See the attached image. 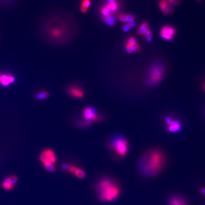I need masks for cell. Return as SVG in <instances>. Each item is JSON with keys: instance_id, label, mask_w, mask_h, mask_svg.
<instances>
[{"instance_id": "26", "label": "cell", "mask_w": 205, "mask_h": 205, "mask_svg": "<svg viewBox=\"0 0 205 205\" xmlns=\"http://www.w3.org/2000/svg\"><path fill=\"white\" fill-rule=\"evenodd\" d=\"M130 29H131V27H130L129 25L128 24V23L123 26V30L125 32H127L129 31L130 30Z\"/></svg>"}, {"instance_id": "2", "label": "cell", "mask_w": 205, "mask_h": 205, "mask_svg": "<svg viewBox=\"0 0 205 205\" xmlns=\"http://www.w3.org/2000/svg\"><path fill=\"white\" fill-rule=\"evenodd\" d=\"M96 192L99 200L102 202H107L116 200L120 194V189L117 182L105 177L97 183Z\"/></svg>"}, {"instance_id": "14", "label": "cell", "mask_w": 205, "mask_h": 205, "mask_svg": "<svg viewBox=\"0 0 205 205\" xmlns=\"http://www.w3.org/2000/svg\"><path fill=\"white\" fill-rule=\"evenodd\" d=\"M50 94L47 91L39 92L36 95V98L38 100H44L49 97Z\"/></svg>"}, {"instance_id": "17", "label": "cell", "mask_w": 205, "mask_h": 205, "mask_svg": "<svg viewBox=\"0 0 205 205\" xmlns=\"http://www.w3.org/2000/svg\"><path fill=\"white\" fill-rule=\"evenodd\" d=\"M101 12L102 14L105 17L108 16L109 15H111L112 12L111 11H110V10L108 8V7H107L106 5L102 6V8L101 10Z\"/></svg>"}, {"instance_id": "25", "label": "cell", "mask_w": 205, "mask_h": 205, "mask_svg": "<svg viewBox=\"0 0 205 205\" xmlns=\"http://www.w3.org/2000/svg\"><path fill=\"white\" fill-rule=\"evenodd\" d=\"M10 178L11 179V181H12L13 184L14 185H15V184L16 183L17 181V177L16 176L13 175L10 177Z\"/></svg>"}, {"instance_id": "18", "label": "cell", "mask_w": 205, "mask_h": 205, "mask_svg": "<svg viewBox=\"0 0 205 205\" xmlns=\"http://www.w3.org/2000/svg\"><path fill=\"white\" fill-rule=\"evenodd\" d=\"M119 20L124 22H128V14H121L118 16Z\"/></svg>"}, {"instance_id": "20", "label": "cell", "mask_w": 205, "mask_h": 205, "mask_svg": "<svg viewBox=\"0 0 205 205\" xmlns=\"http://www.w3.org/2000/svg\"><path fill=\"white\" fill-rule=\"evenodd\" d=\"M172 11V7H171V5L168 3V5L167 7H166V8L163 10L162 12H163V14H170L171 13Z\"/></svg>"}, {"instance_id": "19", "label": "cell", "mask_w": 205, "mask_h": 205, "mask_svg": "<svg viewBox=\"0 0 205 205\" xmlns=\"http://www.w3.org/2000/svg\"><path fill=\"white\" fill-rule=\"evenodd\" d=\"M168 5V3L167 1L165 0H162L159 3V7L162 11L166 8Z\"/></svg>"}, {"instance_id": "15", "label": "cell", "mask_w": 205, "mask_h": 205, "mask_svg": "<svg viewBox=\"0 0 205 205\" xmlns=\"http://www.w3.org/2000/svg\"><path fill=\"white\" fill-rule=\"evenodd\" d=\"M148 29V24L147 23H143L139 27L138 33L139 35L143 36V33L145 31Z\"/></svg>"}, {"instance_id": "28", "label": "cell", "mask_w": 205, "mask_h": 205, "mask_svg": "<svg viewBox=\"0 0 205 205\" xmlns=\"http://www.w3.org/2000/svg\"><path fill=\"white\" fill-rule=\"evenodd\" d=\"M128 43H129L130 44L133 45L136 43V40L134 37H131V38H130L129 39Z\"/></svg>"}, {"instance_id": "3", "label": "cell", "mask_w": 205, "mask_h": 205, "mask_svg": "<svg viewBox=\"0 0 205 205\" xmlns=\"http://www.w3.org/2000/svg\"><path fill=\"white\" fill-rule=\"evenodd\" d=\"M107 147L118 156L121 157L126 156L129 148L127 139L119 134H116L111 137L109 141Z\"/></svg>"}, {"instance_id": "27", "label": "cell", "mask_w": 205, "mask_h": 205, "mask_svg": "<svg viewBox=\"0 0 205 205\" xmlns=\"http://www.w3.org/2000/svg\"><path fill=\"white\" fill-rule=\"evenodd\" d=\"M134 17L133 15L131 14H128V22H134Z\"/></svg>"}, {"instance_id": "21", "label": "cell", "mask_w": 205, "mask_h": 205, "mask_svg": "<svg viewBox=\"0 0 205 205\" xmlns=\"http://www.w3.org/2000/svg\"><path fill=\"white\" fill-rule=\"evenodd\" d=\"M86 174L85 172L82 170L80 169L77 173L76 174V176L78 178L84 179L86 177Z\"/></svg>"}, {"instance_id": "1", "label": "cell", "mask_w": 205, "mask_h": 205, "mask_svg": "<svg viewBox=\"0 0 205 205\" xmlns=\"http://www.w3.org/2000/svg\"><path fill=\"white\" fill-rule=\"evenodd\" d=\"M165 163V157L162 151L158 149L149 151L140 158L138 166L142 173L153 176L162 170Z\"/></svg>"}, {"instance_id": "8", "label": "cell", "mask_w": 205, "mask_h": 205, "mask_svg": "<svg viewBox=\"0 0 205 205\" xmlns=\"http://www.w3.org/2000/svg\"><path fill=\"white\" fill-rule=\"evenodd\" d=\"M169 205H188L186 200L179 195H173L168 200Z\"/></svg>"}, {"instance_id": "12", "label": "cell", "mask_w": 205, "mask_h": 205, "mask_svg": "<svg viewBox=\"0 0 205 205\" xmlns=\"http://www.w3.org/2000/svg\"><path fill=\"white\" fill-rule=\"evenodd\" d=\"M91 4L90 0H83L81 3V11L82 12H86L88 11Z\"/></svg>"}, {"instance_id": "33", "label": "cell", "mask_w": 205, "mask_h": 205, "mask_svg": "<svg viewBox=\"0 0 205 205\" xmlns=\"http://www.w3.org/2000/svg\"><path fill=\"white\" fill-rule=\"evenodd\" d=\"M201 192L203 194H204L205 195V189H201Z\"/></svg>"}, {"instance_id": "29", "label": "cell", "mask_w": 205, "mask_h": 205, "mask_svg": "<svg viewBox=\"0 0 205 205\" xmlns=\"http://www.w3.org/2000/svg\"><path fill=\"white\" fill-rule=\"evenodd\" d=\"M145 37L146 39V41H147L148 42L151 41V40H152V38H153V34H152V33H150V34H149L148 36Z\"/></svg>"}, {"instance_id": "16", "label": "cell", "mask_w": 205, "mask_h": 205, "mask_svg": "<svg viewBox=\"0 0 205 205\" xmlns=\"http://www.w3.org/2000/svg\"><path fill=\"white\" fill-rule=\"evenodd\" d=\"M107 7H108V8L110 10V11H111V12H115L117 10L118 6V4L116 3V1L115 3H108V4H106Z\"/></svg>"}, {"instance_id": "7", "label": "cell", "mask_w": 205, "mask_h": 205, "mask_svg": "<svg viewBox=\"0 0 205 205\" xmlns=\"http://www.w3.org/2000/svg\"><path fill=\"white\" fill-rule=\"evenodd\" d=\"M68 94L75 98H82L85 96V93L82 88L77 86H73L69 88Z\"/></svg>"}, {"instance_id": "34", "label": "cell", "mask_w": 205, "mask_h": 205, "mask_svg": "<svg viewBox=\"0 0 205 205\" xmlns=\"http://www.w3.org/2000/svg\"><path fill=\"white\" fill-rule=\"evenodd\" d=\"M197 1H201V0H197Z\"/></svg>"}, {"instance_id": "11", "label": "cell", "mask_w": 205, "mask_h": 205, "mask_svg": "<svg viewBox=\"0 0 205 205\" xmlns=\"http://www.w3.org/2000/svg\"><path fill=\"white\" fill-rule=\"evenodd\" d=\"M14 185L12 183L10 177L7 178L3 181L2 187L5 190H12L14 188Z\"/></svg>"}, {"instance_id": "5", "label": "cell", "mask_w": 205, "mask_h": 205, "mask_svg": "<svg viewBox=\"0 0 205 205\" xmlns=\"http://www.w3.org/2000/svg\"><path fill=\"white\" fill-rule=\"evenodd\" d=\"M39 160L42 162L44 167L54 165L57 161L55 153L51 149H47L41 153L39 155Z\"/></svg>"}, {"instance_id": "10", "label": "cell", "mask_w": 205, "mask_h": 205, "mask_svg": "<svg viewBox=\"0 0 205 205\" xmlns=\"http://www.w3.org/2000/svg\"><path fill=\"white\" fill-rule=\"evenodd\" d=\"M15 80V77L12 75L5 74L0 75V84L3 86H8L14 82Z\"/></svg>"}, {"instance_id": "23", "label": "cell", "mask_w": 205, "mask_h": 205, "mask_svg": "<svg viewBox=\"0 0 205 205\" xmlns=\"http://www.w3.org/2000/svg\"><path fill=\"white\" fill-rule=\"evenodd\" d=\"M126 50L128 53L130 54L131 53H132L133 52L132 50V45L127 43L126 45Z\"/></svg>"}, {"instance_id": "9", "label": "cell", "mask_w": 205, "mask_h": 205, "mask_svg": "<svg viewBox=\"0 0 205 205\" xmlns=\"http://www.w3.org/2000/svg\"><path fill=\"white\" fill-rule=\"evenodd\" d=\"M166 123L168 126V130L170 132H176L181 129V124L179 122L173 120L170 117L166 118Z\"/></svg>"}, {"instance_id": "30", "label": "cell", "mask_w": 205, "mask_h": 205, "mask_svg": "<svg viewBox=\"0 0 205 205\" xmlns=\"http://www.w3.org/2000/svg\"><path fill=\"white\" fill-rule=\"evenodd\" d=\"M151 33V31H150V30L148 29V30H146V31H145L144 32V33H143V36L146 37L147 36H148L149 34H150V33Z\"/></svg>"}, {"instance_id": "24", "label": "cell", "mask_w": 205, "mask_h": 205, "mask_svg": "<svg viewBox=\"0 0 205 205\" xmlns=\"http://www.w3.org/2000/svg\"><path fill=\"white\" fill-rule=\"evenodd\" d=\"M168 3L172 5H176L179 4V0H167Z\"/></svg>"}, {"instance_id": "31", "label": "cell", "mask_w": 205, "mask_h": 205, "mask_svg": "<svg viewBox=\"0 0 205 205\" xmlns=\"http://www.w3.org/2000/svg\"><path fill=\"white\" fill-rule=\"evenodd\" d=\"M128 24L129 25L130 27L131 28H132V27H134L135 26V22L134 21V22H129V23H128Z\"/></svg>"}, {"instance_id": "32", "label": "cell", "mask_w": 205, "mask_h": 205, "mask_svg": "<svg viewBox=\"0 0 205 205\" xmlns=\"http://www.w3.org/2000/svg\"><path fill=\"white\" fill-rule=\"evenodd\" d=\"M108 3H115V0H108Z\"/></svg>"}, {"instance_id": "22", "label": "cell", "mask_w": 205, "mask_h": 205, "mask_svg": "<svg viewBox=\"0 0 205 205\" xmlns=\"http://www.w3.org/2000/svg\"><path fill=\"white\" fill-rule=\"evenodd\" d=\"M132 51H134V52H138L140 50V48L139 47V46L137 43H136L132 45Z\"/></svg>"}, {"instance_id": "13", "label": "cell", "mask_w": 205, "mask_h": 205, "mask_svg": "<svg viewBox=\"0 0 205 205\" xmlns=\"http://www.w3.org/2000/svg\"><path fill=\"white\" fill-rule=\"evenodd\" d=\"M104 21L108 25L113 26L114 25L115 23V18L113 15H109L108 16L105 17H104Z\"/></svg>"}, {"instance_id": "4", "label": "cell", "mask_w": 205, "mask_h": 205, "mask_svg": "<svg viewBox=\"0 0 205 205\" xmlns=\"http://www.w3.org/2000/svg\"><path fill=\"white\" fill-rule=\"evenodd\" d=\"M165 68L162 65L151 66L145 77V82L148 85L153 86L160 82L163 78Z\"/></svg>"}, {"instance_id": "6", "label": "cell", "mask_w": 205, "mask_h": 205, "mask_svg": "<svg viewBox=\"0 0 205 205\" xmlns=\"http://www.w3.org/2000/svg\"><path fill=\"white\" fill-rule=\"evenodd\" d=\"M83 116L85 120L92 123L94 122L99 121V119L101 118L97 114L96 109L92 107H86L84 109Z\"/></svg>"}]
</instances>
